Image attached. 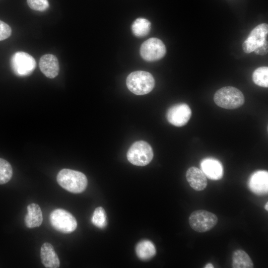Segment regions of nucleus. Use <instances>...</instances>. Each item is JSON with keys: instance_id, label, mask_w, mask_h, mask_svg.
I'll list each match as a JSON object with an SVG mask.
<instances>
[{"instance_id": "obj_24", "label": "nucleus", "mask_w": 268, "mask_h": 268, "mask_svg": "<svg viewBox=\"0 0 268 268\" xmlns=\"http://www.w3.org/2000/svg\"><path fill=\"white\" fill-rule=\"evenodd\" d=\"M10 27L5 22L0 20V41L8 38L11 34Z\"/></svg>"}, {"instance_id": "obj_8", "label": "nucleus", "mask_w": 268, "mask_h": 268, "mask_svg": "<svg viewBox=\"0 0 268 268\" xmlns=\"http://www.w3.org/2000/svg\"><path fill=\"white\" fill-rule=\"evenodd\" d=\"M166 49L163 42L156 38H151L144 42L140 49V55L145 61L152 62L162 59Z\"/></svg>"}, {"instance_id": "obj_12", "label": "nucleus", "mask_w": 268, "mask_h": 268, "mask_svg": "<svg viewBox=\"0 0 268 268\" xmlns=\"http://www.w3.org/2000/svg\"><path fill=\"white\" fill-rule=\"evenodd\" d=\"M201 170L206 177L211 180L221 179L223 175V168L221 163L213 158H206L201 162Z\"/></svg>"}, {"instance_id": "obj_14", "label": "nucleus", "mask_w": 268, "mask_h": 268, "mask_svg": "<svg viewBox=\"0 0 268 268\" xmlns=\"http://www.w3.org/2000/svg\"><path fill=\"white\" fill-rule=\"evenodd\" d=\"M186 177L189 185L195 190L201 191L206 187V177L203 172L197 167H190L186 172Z\"/></svg>"}, {"instance_id": "obj_9", "label": "nucleus", "mask_w": 268, "mask_h": 268, "mask_svg": "<svg viewBox=\"0 0 268 268\" xmlns=\"http://www.w3.org/2000/svg\"><path fill=\"white\" fill-rule=\"evenodd\" d=\"M268 25L262 23L255 27L242 44L245 53H250L268 41Z\"/></svg>"}, {"instance_id": "obj_22", "label": "nucleus", "mask_w": 268, "mask_h": 268, "mask_svg": "<svg viewBox=\"0 0 268 268\" xmlns=\"http://www.w3.org/2000/svg\"><path fill=\"white\" fill-rule=\"evenodd\" d=\"M92 223L99 228H104L107 225V216L104 209L98 207L95 209L91 219Z\"/></svg>"}, {"instance_id": "obj_6", "label": "nucleus", "mask_w": 268, "mask_h": 268, "mask_svg": "<svg viewBox=\"0 0 268 268\" xmlns=\"http://www.w3.org/2000/svg\"><path fill=\"white\" fill-rule=\"evenodd\" d=\"M218 222L215 214L205 210H197L192 212L189 218L191 227L195 231L202 233L213 228Z\"/></svg>"}, {"instance_id": "obj_18", "label": "nucleus", "mask_w": 268, "mask_h": 268, "mask_svg": "<svg viewBox=\"0 0 268 268\" xmlns=\"http://www.w3.org/2000/svg\"><path fill=\"white\" fill-rule=\"evenodd\" d=\"M232 267L233 268H252L254 264L248 254L244 250L238 249L232 254Z\"/></svg>"}, {"instance_id": "obj_4", "label": "nucleus", "mask_w": 268, "mask_h": 268, "mask_svg": "<svg viewBox=\"0 0 268 268\" xmlns=\"http://www.w3.org/2000/svg\"><path fill=\"white\" fill-rule=\"evenodd\" d=\"M153 157L151 146L146 141H137L129 148L127 157L132 164L139 166H145L150 162Z\"/></svg>"}, {"instance_id": "obj_1", "label": "nucleus", "mask_w": 268, "mask_h": 268, "mask_svg": "<svg viewBox=\"0 0 268 268\" xmlns=\"http://www.w3.org/2000/svg\"><path fill=\"white\" fill-rule=\"evenodd\" d=\"M57 180L62 188L74 194L82 192L87 185V179L83 173L69 169H63L60 171L57 176Z\"/></svg>"}, {"instance_id": "obj_5", "label": "nucleus", "mask_w": 268, "mask_h": 268, "mask_svg": "<svg viewBox=\"0 0 268 268\" xmlns=\"http://www.w3.org/2000/svg\"><path fill=\"white\" fill-rule=\"evenodd\" d=\"M50 221L55 229L63 233H70L77 227L75 217L67 211L61 208L52 211L50 215Z\"/></svg>"}, {"instance_id": "obj_19", "label": "nucleus", "mask_w": 268, "mask_h": 268, "mask_svg": "<svg viewBox=\"0 0 268 268\" xmlns=\"http://www.w3.org/2000/svg\"><path fill=\"white\" fill-rule=\"evenodd\" d=\"M150 22L143 18L136 19L133 23L132 29L134 35L137 37L146 36L150 30Z\"/></svg>"}, {"instance_id": "obj_10", "label": "nucleus", "mask_w": 268, "mask_h": 268, "mask_svg": "<svg viewBox=\"0 0 268 268\" xmlns=\"http://www.w3.org/2000/svg\"><path fill=\"white\" fill-rule=\"evenodd\" d=\"M192 115L191 109L186 103H179L169 108L166 113V118L171 124L182 127L188 122Z\"/></svg>"}, {"instance_id": "obj_13", "label": "nucleus", "mask_w": 268, "mask_h": 268, "mask_svg": "<svg viewBox=\"0 0 268 268\" xmlns=\"http://www.w3.org/2000/svg\"><path fill=\"white\" fill-rule=\"evenodd\" d=\"M39 65L41 71L48 78H54L58 75L59 64L55 55L50 54L43 55L40 59Z\"/></svg>"}, {"instance_id": "obj_23", "label": "nucleus", "mask_w": 268, "mask_h": 268, "mask_svg": "<svg viewBox=\"0 0 268 268\" xmlns=\"http://www.w3.org/2000/svg\"><path fill=\"white\" fill-rule=\"evenodd\" d=\"M27 2L30 8L36 11H44L49 6L48 0H27Z\"/></svg>"}, {"instance_id": "obj_2", "label": "nucleus", "mask_w": 268, "mask_h": 268, "mask_svg": "<svg viewBox=\"0 0 268 268\" xmlns=\"http://www.w3.org/2000/svg\"><path fill=\"white\" fill-rule=\"evenodd\" d=\"M129 90L136 95H144L150 92L155 85L154 79L151 73L142 70L131 73L126 79Z\"/></svg>"}, {"instance_id": "obj_7", "label": "nucleus", "mask_w": 268, "mask_h": 268, "mask_svg": "<svg viewBox=\"0 0 268 268\" xmlns=\"http://www.w3.org/2000/svg\"><path fill=\"white\" fill-rule=\"evenodd\" d=\"M10 65L15 74L18 76H25L33 72L36 67V62L29 54L19 51L12 55Z\"/></svg>"}, {"instance_id": "obj_26", "label": "nucleus", "mask_w": 268, "mask_h": 268, "mask_svg": "<svg viewBox=\"0 0 268 268\" xmlns=\"http://www.w3.org/2000/svg\"><path fill=\"white\" fill-rule=\"evenodd\" d=\"M204 268H213V265L211 263H208L204 267Z\"/></svg>"}, {"instance_id": "obj_20", "label": "nucleus", "mask_w": 268, "mask_h": 268, "mask_svg": "<svg viewBox=\"0 0 268 268\" xmlns=\"http://www.w3.org/2000/svg\"><path fill=\"white\" fill-rule=\"evenodd\" d=\"M253 82L257 85L268 87V67H261L254 70L252 75Z\"/></svg>"}, {"instance_id": "obj_11", "label": "nucleus", "mask_w": 268, "mask_h": 268, "mask_svg": "<svg viewBox=\"0 0 268 268\" xmlns=\"http://www.w3.org/2000/svg\"><path fill=\"white\" fill-rule=\"evenodd\" d=\"M248 185L253 193L258 195H264L268 192V172L265 170H258L250 177Z\"/></svg>"}, {"instance_id": "obj_27", "label": "nucleus", "mask_w": 268, "mask_h": 268, "mask_svg": "<svg viewBox=\"0 0 268 268\" xmlns=\"http://www.w3.org/2000/svg\"><path fill=\"white\" fill-rule=\"evenodd\" d=\"M265 208L266 210H267V211L268 210V202L266 203Z\"/></svg>"}, {"instance_id": "obj_15", "label": "nucleus", "mask_w": 268, "mask_h": 268, "mask_svg": "<svg viewBox=\"0 0 268 268\" xmlns=\"http://www.w3.org/2000/svg\"><path fill=\"white\" fill-rule=\"evenodd\" d=\"M41 259L46 268H57L60 266V261L53 246L47 242L44 243L40 250Z\"/></svg>"}, {"instance_id": "obj_17", "label": "nucleus", "mask_w": 268, "mask_h": 268, "mask_svg": "<svg viewBox=\"0 0 268 268\" xmlns=\"http://www.w3.org/2000/svg\"><path fill=\"white\" fill-rule=\"evenodd\" d=\"M137 256L141 260H148L156 254V249L153 243L148 240L139 242L135 248Z\"/></svg>"}, {"instance_id": "obj_16", "label": "nucleus", "mask_w": 268, "mask_h": 268, "mask_svg": "<svg viewBox=\"0 0 268 268\" xmlns=\"http://www.w3.org/2000/svg\"><path fill=\"white\" fill-rule=\"evenodd\" d=\"M27 213L25 215V225L30 228L40 226L43 221L42 210L39 205L32 203L27 207Z\"/></svg>"}, {"instance_id": "obj_3", "label": "nucleus", "mask_w": 268, "mask_h": 268, "mask_svg": "<svg viewBox=\"0 0 268 268\" xmlns=\"http://www.w3.org/2000/svg\"><path fill=\"white\" fill-rule=\"evenodd\" d=\"M214 101L220 107L234 109L243 105L245 98L239 89L232 86H225L215 92Z\"/></svg>"}, {"instance_id": "obj_25", "label": "nucleus", "mask_w": 268, "mask_h": 268, "mask_svg": "<svg viewBox=\"0 0 268 268\" xmlns=\"http://www.w3.org/2000/svg\"><path fill=\"white\" fill-rule=\"evenodd\" d=\"M268 42L266 41L263 45L256 48L254 52L258 55L264 56L267 54L268 52Z\"/></svg>"}, {"instance_id": "obj_21", "label": "nucleus", "mask_w": 268, "mask_h": 268, "mask_svg": "<svg viewBox=\"0 0 268 268\" xmlns=\"http://www.w3.org/2000/svg\"><path fill=\"white\" fill-rule=\"evenodd\" d=\"M12 169L10 163L0 158V184L7 183L12 176Z\"/></svg>"}]
</instances>
